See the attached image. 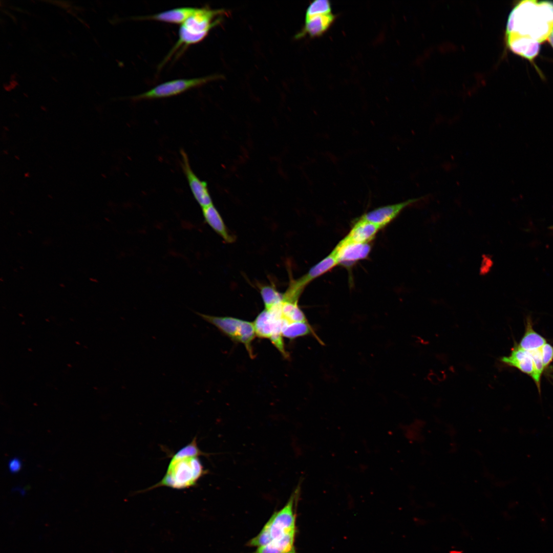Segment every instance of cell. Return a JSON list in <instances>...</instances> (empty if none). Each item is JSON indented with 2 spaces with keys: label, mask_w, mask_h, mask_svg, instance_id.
<instances>
[{
  "label": "cell",
  "mask_w": 553,
  "mask_h": 553,
  "mask_svg": "<svg viewBox=\"0 0 553 553\" xmlns=\"http://www.w3.org/2000/svg\"><path fill=\"white\" fill-rule=\"evenodd\" d=\"M507 47L513 53L533 62L539 54L540 42L530 37L509 35L505 37Z\"/></svg>",
  "instance_id": "10"
},
{
  "label": "cell",
  "mask_w": 553,
  "mask_h": 553,
  "mask_svg": "<svg viewBox=\"0 0 553 553\" xmlns=\"http://www.w3.org/2000/svg\"><path fill=\"white\" fill-rule=\"evenodd\" d=\"M552 29L553 2L522 1L511 12L505 35L527 36L541 43L547 39Z\"/></svg>",
  "instance_id": "1"
},
{
  "label": "cell",
  "mask_w": 553,
  "mask_h": 553,
  "mask_svg": "<svg viewBox=\"0 0 553 553\" xmlns=\"http://www.w3.org/2000/svg\"><path fill=\"white\" fill-rule=\"evenodd\" d=\"M282 334L283 337L290 339L308 335H313L317 337L308 322L297 323L288 325L282 329Z\"/></svg>",
  "instance_id": "17"
},
{
  "label": "cell",
  "mask_w": 553,
  "mask_h": 553,
  "mask_svg": "<svg viewBox=\"0 0 553 553\" xmlns=\"http://www.w3.org/2000/svg\"><path fill=\"white\" fill-rule=\"evenodd\" d=\"M550 34H551V35H552L553 36V29H552V31H551V33H550Z\"/></svg>",
  "instance_id": "25"
},
{
  "label": "cell",
  "mask_w": 553,
  "mask_h": 553,
  "mask_svg": "<svg viewBox=\"0 0 553 553\" xmlns=\"http://www.w3.org/2000/svg\"><path fill=\"white\" fill-rule=\"evenodd\" d=\"M336 18L332 13L318 15L305 18V25L295 38L300 39L307 35L310 37H318L325 33Z\"/></svg>",
  "instance_id": "12"
},
{
  "label": "cell",
  "mask_w": 553,
  "mask_h": 553,
  "mask_svg": "<svg viewBox=\"0 0 553 553\" xmlns=\"http://www.w3.org/2000/svg\"><path fill=\"white\" fill-rule=\"evenodd\" d=\"M195 313L232 341L243 344L250 356L253 357L252 342L257 336L253 322L230 316Z\"/></svg>",
  "instance_id": "4"
},
{
  "label": "cell",
  "mask_w": 553,
  "mask_h": 553,
  "mask_svg": "<svg viewBox=\"0 0 553 553\" xmlns=\"http://www.w3.org/2000/svg\"><path fill=\"white\" fill-rule=\"evenodd\" d=\"M335 253L332 251L326 258L312 267L306 274L292 281L283 293L284 301L298 302L305 287L312 281L338 265Z\"/></svg>",
  "instance_id": "6"
},
{
  "label": "cell",
  "mask_w": 553,
  "mask_h": 553,
  "mask_svg": "<svg viewBox=\"0 0 553 553\" xmlns=\"http://www.w3.org/2000/svg\"><path fill=\"white\" fill-rule=\"evenodd\" d=\"M381 228L379 226L359 218L342 240L348 242L369 243Z\"/></svg>",
  "instance_id": "14"
},
{
  "label": "cell",
  "mask_w": 553,
  "mask_h": 553,
  "mask_svg": "<svg viewBox=\"0 0 553 553\" xmlns=\"http://www.w3.org/2000/svg\"><path fill=\"white\" fill-rule=\"evenodd\" d=\"M22 466L20 460L16 457L12 458L8 463V469L12 473H16L18 472Z\"/></svg>",
  "instance_id": "23"
},
{
  "label": "cell",
  "mask_w": 553,
  "mask_h": 553,
  "mask_svg": "<svg viewBox=\"0 0 553 553\" xmlns=\"http://www.w3.org/2000/svg\"><path fill=\"white\" fill-rule=\"evenodd\" d=\"M541 349L529 351L533 358L534 372L531 378L535 383L539 394L541 393V379L545 369Z\"/></svg>",
  "instance_id": "20"
},
{
  "label": "cell",
  "mask_w": 553,
  "mask_h": 553,
  "mask_svg": "<svg viewBox=\"0 0 553 553\" xmlns=\"http://www.w3.org/2000/svg\"><path fill=\"white\" fill-rule=\"evenodd\" d=\"M371 250L369 243L348 242L342 240L333 250L338 264L345 266L366 258Z\"/></svg>",
  "instance_id": "9"
},
{
  "label": "cell",
  "mask_w": 553,
  "mask_h": 553,
  "mask_svg": "<svg viewBox=\"0 0 553 553\" xmlns=\"http://www.w3.org/2000/svg\"><path fill=\"white\" fill-rule=\"evenodd\" d=\"M198 8L183 7L173 8L154 14L134 17V20H152L168 23L183 24Z\"/></svg>",
  "instance_id": "13"
},
{
  "label": "cell",
  "mask_w": 553,
  "mask_h": 553,
  "mask_svg": "<svg viewBox=\"0 0 553 553\" xmlns=\"http://www.w3.org/2000/svg\"><path fill=\"white\" fill-rule=\"evenodd\" d=\"M202 209L205 222L226 242H233L235 237L229 233L222 218L213 204Z\"/></svg>",
  "instance_id": "15"
},
{
  "label": "cell",
  "mask_w": 553,
  "mask_h": 553,
  "mask_svg": "<svg viewBox=\"0 0 553 553\" xmlns=\"http://www.w3.org/2000/svg\"><path fill=\"white\" fill-rule=\"evenodd\" d=\"M500 361L505 366L516 368L531 378L533 376L534 367L531 354L529 351L520 348L516 343L510 354L501 357Z\"/></svg>",
  "instance_id": "11"
},
{
  "label": "cell",
  "mask_w": 553,
  "mask_h": 553,
  "mask_svg": "<svg viewBox=\"0 0 553 553\" xmlns=\"http://www.w3.org/2000/svg\"><path fill=\"white\" fill-rule=\"evenodd\" d=\"M541 350L543 365L546 369L553 361V346L546 343Z\"/></svg>",
  "instance_id": "22"
},
{
  "label": "cell",
  "mask_w": 553,
  "mask_h": 553,
  "mask_svg": "<svg viewBox=\"0 0 553 553\" xmlns=\"http://www.w3.org/2000/svg\"><path fill=\"white\" fill-rule=\"evenodd\" d=\"M421 198H413L402 202L380 206L364 214L360 218L382 228L397 217L404 208Z\"/></svg>",
  "instance_id": "8"
},
{
  "label": "cell",
  "mask_w": 553,
  "mask_h": 553,
  "mask_svg": "<svg viewBox=\"0 0 553 553\" xmlns=\"http://www.w3.org/2000/svg\"><path fill=\"white\" fill-rule=\"evenodd\" d=\"M300 493L301 486L299 484L286 504L273 513L259 533L249 541V546L258 548L271 542L295 536L296 510Z\"/></svg>",
  "instance_id": "3"
},
{
  "label": "cell",
  "mask_w": 553,
  "mask_h": 553,
  "mask_svg": "<svg viewBox=\"0 0 553 553\" xmlns=\"http://www.w3.org/2000/svg\"><path fill=\"white\" fill-rule=\"evenodd\" d=\"M295 540L284 542H270L267 545L257 548L252 553H296Z\"/></svg>",
  "instance_id": "18"
},
{
  "label": "cell",
  "mask_w": 553,
  "mask_h": 553,
  "mask_svg": "<svg viewBox=\"0 0 553 553\" xmlns=\"http://www.w3.org/2000/svg\"><path fill=\"white\" fill-rule=\"evenodd\" d=\"M180 154L181 166L195 199L202 208L212 204L206 183L201 181L193 172L186 152L182 149Z\"/></svg>",
  "instance_id": "7"
},
{
  "label": "cell",
  "mask_w": 553,
  "mask_h": 553,
  "mask_svg": "<svg viewBox=\"0 0 553 553\" xmlns=\"http://www.w3.org/2000/svg\"><path fill=\"white\" fill-rule=\"evenodd\" d=\"M546 343L545 338L534 330L531 318L527 316L525 318L524 333L518 344V346L524 350L531 351L541 349Z\"/></svg>",
  "instance_id": "16"
},
{
  "label": "cell",
  "mask_w": 553,
  "mask_h": 553,
  "mask_svg": "<svg viewBox=\"0 0 553 553\" xmlns=\"http://www.w3.org/2000/svg\"><path fill=\"white\" fill-rule=\"evenodd\" d=\"M265 309H268L283 300V293L279 292L274 286L266 285L260 288Z\"/></svg>",
  "instance_id": "19"
},
{
  "label": "cell",
  "mask_w": 553,
  "mask_h": 553,
  "mask_svg": "<svg viewBox=\"0 0 553 553\" xmlns=\"http://www.w3.org/2000/svg\"><path fill=\"white\" fill-rule=\"evenodd\" d=\"M208 455L199 448L197 438L194 437L189 443L173 454L161 480L143 491L160 487L184 490L196 486L199 480L208 472L199 457Z\"/></svg>",
  "instance_id": "2"
},
{
  "label": "cell",
  "mask_w": 553,
  "mask_h": 553,
  "mask_svg": "<svg viewBox=\"0 0 553 553\" xmlns=\"http://www.w3.org/2000/svg\"><path fill=\"white\" fill-rule=\"evenodd\" d=\"M547 39L550 45L553 48V36L551 34L548 36Z\"/></svg>",
  "instance_id": "24"
},
{
  "label": "cell",
  "mask_w": 553,
  "mask_h": 553,
  "mask_svg": "<svg viewBox=\"0 0 553 553\" xmlns=\"http://www.w3.org/2000/svg\"><path fill=\"white\" fill-rule=\"evenodd\" d=\"M550 228H551V229H552V230H553V226H552V227H550Z\"/></svg>",
  "instance_id": "26"
},
{
  "label": "cell",
  "mask_w": 553,
  "mask_h": 553,
  "mask_svg": "<svg viewBox=\"0 0 553 553\" xmlns=\"http://www.w3.org/2000/svg\"><path fill=\"white\" fill-rule=\"evenodd\" d=\"M331 4L328 0H315L308 6L305 18L318 15L331 13Z\"/></svg>",
  "instance_id": "21"
},
{
  "label": "cell",
  "mask_w": 553,
  "mask_h": 553,
  "mask_svg": "<svg viewBox=\"0 0 553 553\" xmlns=\"http://www.w3.org/2000/svg\"><path fill=\"white\" fill-rule=\"evenodd\" d=\"M210 75L193 78H181L160 83L143 93L131 97L134 101L161 99L176 96L193 88L200 87L209 81L220 78Z\"/></svg>",
  "instance_id": "5"
}]
</instances>
